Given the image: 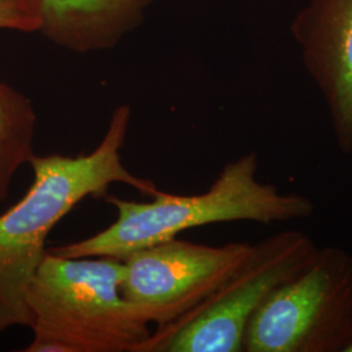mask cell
Masks as SVG:
<instances>
[{
    "label": "cell",
    "instance_id": "3957f363",
    "mask_svg": "<svg viewBox=\"0 0 352 352\" xmlns=\"http://www.w3.org/2000/svg\"><path fill=\"white\" fill-rule=\"evenodd\" d=\"M123 263L47 251L26 287V352H141L149 321L122 294Z\"/></svg>",
    "mask_w": 352,
    "mask_h": 352
},
{
    "label": "cell",
    "instance_id": "277c9868",
    "mask_svg": "<svg viewBox=\"0 0 352 352\" xmlns=\"http://www.w3.org/2000/svg\"><path fill=\"white\" fill-rule=\"evenodd\" d=\"M320 247L298 230L252 244L239 267L195 309L157 329L141 352H240L252 317L314 263Z\"/></svg>",
    "mask_w": 352,
    "mask_h": 352
},
{
    "label": "cell",
    "instance_id": "52a82bcc",
    "mask_svg": "<svg viewBox=\"0 0 352 352\" xmlns=\"http://www.w3.org/2000/svg\"><path fill=\"white\" fill-rule=\"evenodd\" d=\"M291 32L327 103L337 146L352 154V0H309Z\"/></svg>",
    "mask_w": 352,
    "mask_h": 352
},
{
    "label": "cell",
    "instance_id": "8992f818",
    "mask_svg": "<svg viewBox=\"0 0 352 352\" xmlns=\"http://www.w3.org/2000/svg\"><path fill=\"white\" fill-rule=\"evenodd\" d=\"M252 243L214 247L177 238L122 258V294L149 324L170 327L195 309L244 261Z\"/></svg>",
    "mask_w": 352,
    "mask_h": 352
},
{
    "label": "cell",
    "instance_id": "7a4b0ae2",
    "mask_svg": "<svg viewBox=\"0 0 352 352\" xmlns=\"http://www.w3.org/2000/svg\"><path fill=\"white\" fill-rule=\"evenodd\" d=\"M258 157L250 151L228 162L206 192L177 196L157 190L151 202L110 196L116 209L113 225L84 240L47 251L62 257H113L122 260L195 227L228 222L263 225L305 219L315 213L314 201L298 193H285L257 177Z\"/></svg>",
    "mask_w": 352,
    "mask_h": 352
},
{
    "label": "cell",
    "instance_id": "6da1fadb",
    "mask_svg": "<svg viewBox=\"0 0 352 352\" xmlns=\"http://www.w3.org/2000/svg\"><path fill=\"white\" fill-rule=\"evenodd\" d=\"M129 120V107H118L98 146L85 155L34 154L32 158L30 188L0 215V334L11 327H32L26 287L47 253L52 228L77 204L106 195L113 183L151 197L158 190L151 180L133 175L123 164Z\"/></svg>",
    "mask_w": 352,
    "mask_h": 352
},
{
    "label": "cell",
    "instance_id": "30bf717a",
    "mask_svg": "<svg viewBox=\"0 0 352 352\" xmlns=\"http://www.w3.org/2000/svg\"><path fill=\"white\" fill-rule=\"evenodd\" d=\"M342 352H352V336L350 337V340H347V343H346V346H344Z\"/></svg>",
    "mask_w": 352,
    "mask_h": 352
},
{
    "label": "cell",
    "instance_id": "ba28073f",
    "mask_svg": "<svg viewBox=\"0 0 352 352\" xmlns=\"http://www.w3.org/2000/svg\"><path fill=\"white\" fill-rule=\"evenodd\" d=\"M145 0H0L13 29L43 32L59 43L85 51L107 46Z\"/></svg>",
    "mask_w": 352,
    "mask_h": 352
},
{
    "label": "cell",
    "instance_id": "5b68a950",
    "mask_svg": "<svg viewBox=\"0 0 352 352\" xmlns=\"http://www.w3.org/2000/svg\"><path fill=\"white\" fill-rule=\"evenodd\" d=\"M352 336V254L322 247L252 317L243 351L342 352Z\"/></svg>",
    "mask_w": 352,
    "mask_h": 352
},
{
    "label": "cell",
    "instance_id": "9c48e42d",
    "mask_svg": "<svg viewBox=\"0 0 352 352\" xmlns=\"http://www.w3.org/2000/svg\"><path fill=\"white\" fill-rule=\"evenodd\" d=\"M0 7V28H11ZM37 116L24 94L0 81V202L6 201L16 173L34 157Z\"/></svg>",
    "mask_w": 352,
    "mask_h": 352
}]
</instances>
